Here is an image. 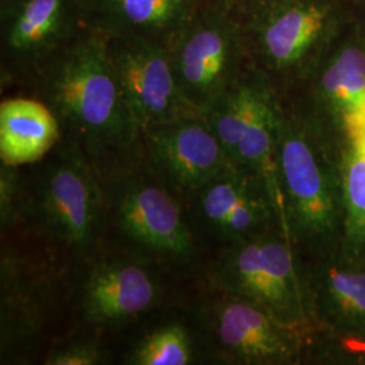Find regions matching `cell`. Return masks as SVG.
<instances>
[{"label":"cell","mask_w":365,"mask_h":365,"mask_svg":"<svg viewBox=\"0 0 365 365\" xmlns=\"http://www.w3.org/2000/svg\"><path fill=\"white\" fill-rule=\"evenodd\" d=\"M141 141L163 182L182 192L197 194L233 167L218 137L200 114L150 126L141 133Z\"/></svg>","instance_id":"obj_8"},{"label":"cell","mask_w":365,"mask_h":365,"mask_svg":"<svg viewBox=\"0 0 365 365\" xmlns=\"http://www.w3.org/2000/svg\"><path fill=\"white\" fill-rule=\"evenodd\" d=\"M106 34L119 90L140 135L150 126L199 114L178 84L168 46L141 36Z\"/></svg>","instance_id":"obj_4"},{"label":"cell","mask_w":365,"mask_h":365,"mask_svg":"<svg viewBox=\"0 0 365 365\" xmlns=\"http://www.w3.org/2000/svg\"><path fill=\"white\" fill-rule=\"evenodd\" d=\"M195 359V345L188 329L168 322L149 331L131 351L129 363L135 365H187Z\"/></svg>","instance_id":"obj_20"},{"label":"cell","mask_w":365,"mask_h":365,"mask_svg":"<svg viewBox=\"0 0 365 365\" xmlns=\"http://www.w3.org/2000/svg\"><path fill=\"white\" fill-rule=\"evenodd\" d=\"M42 101L87 157L126 155L141 141L110 61L107 34L87 22L39 69Z\"/></svg>","instance_id":"obj_1"},{"label":"cell","mask_w":365,"mask_h":365,"mask_svg":"<svg viewBox=\"0 0 365 365\" xmlns=\"http://www.w3.org/2000/svg\"><path fill=\"white\" fill-rule=\"evenodd\" d=\"M27 185L18 167L0 165V227L9 230L26 212Z\"/></svg>","instance_id":"obj_22"},{"label":"cell","mask_w":365,"mask_h":365,"mask_svg":"<svg viewBox=\"0 0 365 365\" xmlns=\"http://www.w3.org/2000/svg\"><path fill=\"white\" fill-rule=\"evenodd\" d=\"M1 360L30 346L38 337L54 298V274L16 249H3L0 264Z\"/></svg>","instance_id":"obj_11"},{"label":"cell","mask_w":365,"mask_h":365,"mask_svg":"<svg viewBox=\"0 0 365 365\" xmlns=\"http://www.w3.org/2000/svg\"><path fill=\"white\" fill-rule=\"evenodd\" d=\"M206 1L212 3V4H217V6H221V7L226 9V10L233 11L240 4H242L245 0H206Z\"/></svg>","instance_id":"obj_25"},{"label":"cell","mask_w":365,"mask_h":365,"mask_svg":"<svg viewBox=\"0 0 365 365\" xmlns=\"http://www.w3.org/2000/svg\"><path fill=\"white\" fill-rule=\"evenodd\" d=\"M321 92L344 119L360 111L365 103L364 51L348 48L339 53L322 75Z\"/></svg>","instance_id":"obj_18"},{"label":"cell","mask_w":365,"mask_h":365,"mask_svg":"<svg viewBox=\"0 0 365 365\" xmlns=\"http://www.w3.org/2000/svg\"><path fill=\"white\" fill-rule=\"evenodd\" d=\"M26 211L71 252L84 253L96 242L103 225V192L80 146L71 141L56 149L27 190Z\"/></svg>","instance_id":"obj_2"},{"label":"cell","mask_w":365,"mask_h":365,"mask_svg":"<svg viewBox=\"0 0 365 365\" xmlns=\"http://www.w3.org/2000/svg\"><path fill=\"white\" fill-rule=\"evenodd\" d=\"M160 298V283L146 265L113 257L96 262L88 271L80 307L86 322L113 327L150 312Z\"/></svg>","instance_id":"obj_13"},{"label":"cell","mask_w":365,"mask_h":365,"mask_svg":"<svg viewBox=\"0 0 365 365\" xmlns=\"http://www.w3.org/2000/svg\"><path fill=\"white\" fill-rule=\"evenodd\" d=\"M115 220L138 248L160 259L182 260L194 252V237L182 207L157 182L129 179L115 194Z\"/></svg>","instance_id":"obj_10"},{"label":"cell","mask_w":365,"mask_h":365,"mask_svg":"<svg viewBox=\"0 0 365 365\" xmlns=\"http://www.w3.org/2000/svg\"><path fill=\"white\" fill-rule=\"evenodd\" d=\"M197 212L218 235L233 242L253 237L274 210L260 176L232 167L196 194Z\"/></svg>","instance_id":"obj_14"},{"label":"cell","mask_w":365,"mask_h":365,"mask_svg":"<svg viewBox=\"0 0 365 365\" xmlns=\"http://www.w3.org/2000/svg\"><path fill=\"white\" fill-rule=\"evenodd\" d=\"M93 1H98V0H86V4H90V3H93Z\"/></svg>","instance_id":"obj_26"},{"label":"cell","mask_w":365,"mask_h":365,"mask_svg":"<svg viewBox=\"0 0 365 365\" xmlns=\"http://www.w3.org/2000/svg\"><path fill=\"white\" fill-rule=\"evenodd\" d=\"M297 327L235 295L215 304L211 329L220 352L238 363H287L297 352Z\"/></svg>","instance_id":"obj_12"},{"label":"cell","mask_w":365,"mask_h":365,"mask_svg":"<svg viewBox=\"0 0 365 365\" xmlns=\"http://www.w3.org/2000/svg\"><path fill=\"white\" fill-rule=\"evenodd\" d=\"M277 172L288 230L307 240L330 235L337 207L327 168L310 138L286 120L279 135Z\"/></svg>","instance_id":"obj_7"},{"label":"cell","mask_w":365,"mask_h":365,"mask_svg":"<svg viewBox=\"0 0 365 365\" xmlns=\"http://www.w3.org/2000/svg\"><path fill=\"white\" fill-rule=\"evenodd\" d=\"M345 244L356 256L365 247V146L352 143L344 165Z\"/></svg>","instance_id":"obj_21"},{"label":"cell","mask_w":365,"mask_h":365,"mask_svg":"<svg viewBox=\"0 0 365 365\" xmlns=\"http://www.w3.org/2000/svg\"><path fill=\"white\" fill-rule=\"evenodd\" d=\"M274 102L276 99L265 83L238 78L203 115L230 163L249 129Z\"/></svg>","instance_id":"obj_17"},{"label":"cell","mask_w":365,"mask_h":365,"mask_svg":"<svg viewBox=\"0 0 365 365\" xmlns=\"http://www.w3.org/2000/svg\"><path fill=\"white\" fill-rule=\"evenodd\" d=\"M103 363L99 345L92 341H75L53 351L45 364L96 365Z\"/></svg>","instance_id":"obj_23"},{"label":"cell","mask_w":365,"mask_h":365,"mask_svg":"<svg viewBox=\"0 0 365 365\" xmlns=\"http://www.w3.org/2000/svg\"><path fill=\"white\" fill-rule=\"evenodd\" d=\"M86 0H1V42L16 66L37 68L87 25Z\"/></svg>","instance_id":"obj_9"},{"label":"cell","mask_w":365,"mask_h":365,"mask_svg":"<svg viewBox=\"0 0 365 365\" xmlns=\"http://www.w3.org/2000/svg\"><path fill=\"white\" fill-rule=\"evenodd\" d=\"M205 0H98L87 4V22L108 34H131L170 46Z\"/></svg>","instance_id":"obj_15"},{"label":"cell","mask_w":365,"mask_h":365,"mask_svg":"<svg viewBox=\"0 0 365 365\" xmlns=\"http://www.w3.org/2000/svg\"><path fill=\"white\" fill-rule=\"evenodd\" d=\"M58 118L43 101L6 99L0 105V158L14 167L45 158L61 141Z\"/></svg>","instance_id":"obj_16"},{"label":"cell","mask_w":365,"mask_h":365,"mask_svg":"<svg viewBox=\"0 0 365 365\" xmlns=\"http://www.w3.org/2000/svg\"><path fill=\"white\" fill-rule=\"evenodd\" d=\"M217 282L227 294L255 302L289 325L304 319V297L291 249L283 241L253 235L222 256Z\"/></svg>","instance_id":"obj_5"},{"label":"cell","mask_w":365,"mask_h":365,"mask_svg":"<svg viewBox=\"0 0 365 365\" xmlns=\"http://www.w3.org/2000/svg\"><path fill=\"white\" fill-rule=\"evenodd\" d=\"M238 9L248 11L242 33L279 72L299 68L330 33L331 13L324 0H245Z\"/></svg>","instance_id":"obj_6"},{"label":"cell","mask_w":365,"mask_h":365,"mask_svg":"<svg viewBox=\"0 0 365 365\" xmlns=\"http://www.w3.org/2000/svg\"><path fill=\"white\" fill-rule=\"evenodd\" d=\"M345 126L351 135L352 143L365 146V103L360 111L345 118Z\"/></svg>","instance_id":"obj_24"},{"label":"cell","mask_w":365,"mask_h":365,"mask_svg":"<svg viewBox=\"0 0 365 365\" xmlns=\"http://www.w3.org/2000/svg\"><path fill=\"white\" fill-rule=\"evenodd\" d=\"M244 33L233 11L205 0L168 46L175 78L187 102L205 115L237 78Z\"/></svg>","instance_id":"obj_3"},{"label":"cell","mask_w":365,"mask_h":365,"mask_svg":"<svg viewBox=\"0 0 365 365\" xmlns=\"http://www.w3.org/2000/svg\"><path fill=\"white\" fill-rule=\"evenodd\" d=\"M322 304L342 327L365 330V274L329 271L322 282Z\"/></svg>","instance_id":"obj_19"}]
</instances>
